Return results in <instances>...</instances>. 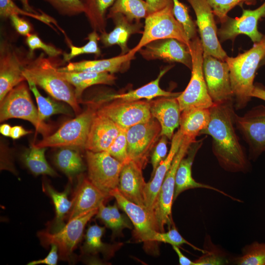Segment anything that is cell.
Instances as JSON below:
<instances>
[{
    "mask_svg": "<svg viewBox=\"0 0 265 265\" xmlns=\"http://www.w3.org/2000/svg\"><path fill=\"white\" fill-rule=\"evenodd\" d=\"M30 133L31 131L25 130L22 126H15L11 128L10 137L13 139H17Z\"/></svg>",
    "mask_w": 265,
    "mask_h": 265,
    "instance_id": "53",
    "label": "cell"
},
{
    "mask_svg": "<svg viewBox=\"0 0 265 265\" xmlns=\"http://www.w3.org/2000/svg\"><path fill=\"white\" fill-rule=\"evenodd\" d=\"M19 0L23 6V9L25 10L33 13H39L36 11H35L33 8L30 6L28 0Z\"/></svg>",
    "mask_w": 265,
    "mask_h": 265,
    "instance_id": "57",
    "label": "cell"
},
{
    "mask_svg": "<svg viewBox=\"0 0 265 265\" xmlns=\"http://www.w3.org/2000/svg\"><path fill=\"white\" fill-rule=\"evenodd\" d=\"M59 75L71 85L75 90L78 101H80L83 91L88 87L96 84L112 85L116 78L109 73L89 72H60Z\"/></svg>",
    "mask_w": 265,
    "mask_h": 265,
    "instance_id": "29",
    "label": "cell"
},
{
    "mask_svg": "<svg viewBox=\"0 0 265 265\" xmlns=\"http://www.w3.org/2000/svg\"><path fill=\"white\" fill-rule=\"evenodd\" d=\"M203 248L205 252L194 261L195 265H223L230 262V259L227 253L214 245L209 235L205 237Z\"/></svg>",
    "mask_w": 265,
    "mask_h": 265,
    "instance_id": "41",
    "label": "cell"
},
{
    "mask_svg": "<svg viewBox=\"0 0 265 265\" xmlns=\"http://www.w3.org/2000/svg\"><path fill=\"white\" fill-rule=\"evenodd\" d=\"M77 148L60 147L54 157L56 166L69 178L73 177L84 170L82 158Z\"/></svg>",
    "mask_w": 265,
    "mask_h": 265,
    "instance_id": "35",
    "label": "cell"
},
{
    "mask_svg": "<svg viewBox=\"0 0 265 265\" xmlns=\"http://www.w3.org/2000/svg\"><path fill=\"white\" fill-rule=\"evenodd\" d=\"M265 57V34L248 50L236 57L226 58L237 109L245 107L251 100L255 74Z\"/></svg>",
    "mask_w": 265,
    "mask_h": 265,
    "instance_id": "3",
    "label": "cell"
},
{
    "mask_svg": "<svg viewBox=\"0 0 265 265\" xmlns=\"http://www.w3.org/2000/svg\"><path fill=\"white\" fill-rule=\"evenodd\" d=\"M51 249L47 256L42 259L34 260L29 262L28 265H37L45 264L48 265H55L59 258L58 249L55 244H51Z\"/></svg>",
    "mask_w": 265,
    "mask_h": 265,
    "instance_id": "51",
    "label": "cell"
},
{
    "mask_svg": "<svg viewBox=\"0 0 265 265\" xmlns=\"http://www.w3.org/2000/svg\"><path fill=\"white\" fill-rule=\"evenodd\" d=\"M32 58L28 52L24 53L7 41L0 42V102L12 89L26 80L23 71Z\"/></svg>",
    "mask_w": 265,
    "mask_h": 265,
    "instance_id": "11",
    "label": "cell"
},
{
    "mask_svg": "<svg viewBox=\"0 0 265 265\" xmlns=\"http://www.w3.org/2000/svg\"><path fill=\"white\" fill-rule=\"evenodd\" d=\"M161 138L155 146L151 155V162L152 165V172L151 178L154 175L156 170L159 164L167 156V138L164 135L161 136Z\"/></svg>",
    "mask_w": 265,
    "mask_h": 265,
    "instance_id": "49",
    "label": "cell"
},
{
    "mask_svg": "<svg viewBox=\"0 0 265 265\" xmlns=\"http://www.w3.org/2000/svg\"><path fill=\"white\" fill-rule=\"evenodd\" d=\"M234 119L236 128L249 146V159H256L265 151V106H256L242 116L235 113Z\"/></svg>",
    "mask_w": 265,
    "mask_h": 265,
    "instance_id": "16",
    "label": "cell"
},
{
    "mask_svg": "<svg viewBox=\"0 0 265 265\" xmlns=\"http://www.w3.org/2000/svg\"><path fill=\"white\" fill-rule=\"evenodd\" d=\"M49 3L63 16H73L84 13L81 0H43Z\"/></svg>",
    "mask_w": 265,
    "mask_h": 265,
    "instance_id": "46",
    "label": "cell"
},
{
    "mask_svg": "<svg viewBox=\"0 0 265 265\" xmlns=\"http://www.w3.org/2000/svg\"><path fill=\"white\" fill-rule=\"evenodd\" d=\"M203 71L208 93L214 104L233 102L230 70L226 61L203 54Z\"/></svg>",
    "mask_w": 265,
    "mask_h": 265,
    "instance_id": "14",
    "label": "cell"
},
{
    "mask_svg": "<svg viewBox=\"0 0 265 265\" xmlns=\"http://www.w3.org/2000/svg\"><path fill=\"white\" fill-rule=\"evenodd\" d=\"M11 127L7 124H3L0 126V132L3 136L10 137Z\"/></svg>",
    "mask_w": 265,
    "mask_h": 265,
    "instance_id": "56",
    "label": "cell"
},
{
    "mask_svg": "<svg viewBox=\"0 0 265 265\" xmlns=\"http://www.w3.org/2000/svg\"><path fill=\"white\" fill-rule=\"evenodd\" d=\"M232 262L238 265H265V243L254 241L245 245Z\"/></svg>",
    "mask_w": 265,
    "mask_h": 265,
    "instance_id": "40",
    "label": "cell"
},
{
    "mask_svg": "<svg viewBox=\"0 0 265 265\" xmlns=\"http://www.w3.org/2000/svg\"><path fill=\"white\" fill-rule=\"evenodd\" d=\"M26 44L29 49L28 53L31 58H34V52L40 49L50 57H56L61 54L62 51L53 45L44 42L36 34H30L26 36Z\"/></svg>",
    "mask_w": 265,
    "mask_h": 265,
    "instance_id": "48",
    "label": "cell"
},
{
    "mask_svg": "<svg viewBox=\"0 0 265 265\" xmlns=\"http://www.w3.org/2000/svg\"><path fill=\"white\" fill-rule=\"evenodd\" d=\"M114 27L109 32H105L100 36V41L105 47L118 45L121 49V55L129 52L128 42L131 36L134 34L142 33L143 25L140 22H131L121 14H116L111 16Z\"/></svg>",
    "mask_w": 265,
    "mask_h": 265,
    "instance_id": "27",
    "label": "cell"
},
{
    "mask_svg": "<svg viewBox=\"0 0 265 265\" xmlns=\"http://www.w3.org/2000/svg\"><path fill=\"white\" fill-rule=\"evenodd\" d=\"M142 169L140 165L132 160L124 164L117 188L127 199L145 207L144 189L146 183L143 176Z\"/></svg>",
    "mask_w": 265,
    "mask_h": 265,
    "instance_id": "22",
    "label": "cell"
},
{
    "mask_svg": "<svg viewBox=\"0 0 265 265\" xmlns=\"http://www.w3.org/2000/svg\"><path fill=\"white\" fill-rule=\"evenodd\" d=\"M110 195L115 199L119 207L132 221L136 239L143 242L147 251H156L157 243L153 241V238L155 233L159 231L154 215L146 207L127 199L117 187L111 191Z\"/></svg>",
    "mask_w": 265,
    "mask_h": 265,
    "instance_id": "10",
    "label": "cell"
},
{
    "mask_svg": "<svg viewBox=\"0 0 265 265\" xmlns=\"http://www.w3.org/2000/svg\"><path fill=\"white\" fill-rule=\"evenodd\" d=\"M121 14L131 22H140L151 14L150 7L143 0H116L109 8L107 17Z\"/></svg>",
    "mask_w": 265,
    "mask_h": 265,
    "instance_id": "34",
    "label": "cell"
},
{
    "mask_svg": "<svg viewBox=\"0 0 265 265\" xmlns=\"http://www.w3.org/2000/svg\"><path fill=\"white\" fill-rule=\"evenodd\" d=\"M183 137L181 131L178 129L171 139V147L167 156L158 166L151 180L146 183L144 189L145 205L148 211L153 214L154 206L161 186L173 159L180 148Z\"/></svg>",
    "mask_w": 265,
    "mask_h": 265,
    "instance_id": "25",
    "label": "cell"
},
{
    "mask_svg": "<svg viewBox=\"0 0 265 265\" xmlns=\"http://www.w3.org/2000/svg\"><path fill=\"white\" fill-rule=\"evenodd\" d=\"M97 112L114 122L120 128L127 130L152 118L149 102H119L112 101L101 105Z\"/></svg>",
    "mask_w": 265,
    "mask_h": 265,
    "instance_id": "17",
    "label": "cell"
},
{
    "mask_svg": "<svg viewBox=\"0 0 265 265\" xmlns=\"http://www.w3.org/2000/svg\"><path fill=\"white\" fill-rule=\"evenodd\" d=\"M105 232V227L95 224L90 225L84 236V241L81 247L83 256H94L102 253L105 257H111L120 244H109L102 241V237Z\"/></svg>",
    "mask_w": 265,
    "mask_h": 265,
    "instance_id": "30",
    "label": "cell"
},
{
    "mask_svg": "<svg viewBox=\"0 0 265 265\" xmlns=\"http://www.w3.org/2000/svg\"><path fill=\"white\" fill-rule=\"evenodd\" d=\"M88 178L108 196L117 187L123 164L107 152H94L86 150Z\"/></svg>",
    "mask_w": 265,
    "mask_h": 265,
    "instance_id": "12",
    "label": "cell"
},
{
    "mask_svg": "<svg viewBox=\"0 0 265 265\" xmlns=\"http://www.w3.org/2000/svg\"><path fill=\"white\" fill-rule=\"evenodd\" d=\"M98 209L82 213L68 221L59 231L51 232L44 231L38 233L41 243L45 247L55 244L58 249L59 258L70 261L73 252L82 239L84 228L92 217L96 215Z\"/></svg>",
    "mask_w": 265,
    "mask_h": 265,
    "instance_id": "8",
    "label": "cell"
},
{
    "mask_svg": "<svg viewBox=\"0 0 265 265\" xmlns=\"http://www.w3.org/2000/svg\"><path fill=\"white\" fill-rule=\"evenodd\" d=\"M29 89L33 93L37 106L38 116L41 121L53 115L63 114L72 115L71 111L63 104L56 102L50 97L42 96L38 90L36 85L31 81H27Z\"/></svg>",
    "mask_w": 265,
    "mask_h": 265,
    "instance_id": "37",
    "label": "cell"
},
{
    "mask_svg": "<svg viewBox=\"0 0 265 265\" xmlns=\"http://www.w3.org/2000/svg\"><path fill=\"white\" fill-rule=\"evenodd\" d=\"M146 1L150 7L151 13L173 5L172 0H146Z\"/></svg>",
    "mask_w": 265,
    "mask_h": 265,
    "instance_id": "52",
    "label": "cell"
},
{
    "mask_svg": "<svg viewBox=\"0 0 265 265\" xmlns=\"http://www.w3.org/2000/svg\"><path fill=\"white\" fill-rule=\"evenodd\" d=\"M210 111V122L200 134L212 137V153L219 165L229 172H248L250 163L235 131L233 102L214 104Z\"/></svg>",
    "mask_w": 265,
    "mask_h": 265,
    "instance_id": "1",
    "label": "cell"
},
{
    "mask_svg": "<svg viewBox=\"0 0 265 265\" xmlns=\"http://www.w3.org/2000/svg\"><path fill=\"white\" fill-rule=\"evenodd\" d=\"M171 68V66H169L163 68L160 71L155 80L137 89L131 90L127 93L106 94L99 97L104 103L112 101L134 102L143 99L150 101L158 97H177L181 92L173 93L167 91L163 90L159 86L161 78Z\"/></svg>",
    "mask_w": 265,
    "mask_h": 265,
    "instance_id": "28",
    "label": "cell"
},
{
    "mask_svg": "<svg viewBox=\"0 0 265 265\" xmlns=\"http://www.w3.org/2000/svg\"><path fill=\"white\" fill-rule=\"evenodd\" d=\"M265 17V1L259 7L254 10H242L239 17L235 18L227 17L217 29V36L220 42L227 40L234 41L240 34L248 36L254 43L259 42L264 34L258 28L259 21Z\"/></svg>",
    "mask_w": 265,
    "mask_h": 265,
    "instance_id": "18",
    "label": "cell"
},
{
    "mask_svg": "<svg viewBox=\"0 0 265 265\" xmlns=\"http://www.w3.org/2000/svg\"><path fill=\"white\" fill-rule=\"evenodd\" d=\"M210 109L192 108L182 112L180 128L183 135L193 140L209 124Z\"/></svg>",
    "mask_w": 265,
    "mask_h": 265,
    "instance_id": "31",
    "label": "cell"
},
{
    "mask_svg": "<svg viewBox=\"0 0 265 265\" xmlns=\"http://www.w3.org/2000/svg\"><path fill=\"white\" fill-rule=\"evenodd\" d=\"M160 125L153 117L146 122L138 124L127 129V150L130 159L135 161L144 168L151 151L160 136Z\"/></svg>",
    "mask_w": 265,
    "mask_h": 265,
    "instance_id": "13",
    "label": "cell"
},
{
    "mask_svg": "<svg viewBox=\"0 0 265 265\" xmlns=\"http://www.w3.org/2000/svg\"><path fill=\"white\" fill-rule=\"evenodd\" d=\"M11 118L23 119L30 122L36 132L43 137L48 136L51 127L41 121L31 98L29 89L25 81L12 89L0 102V122Z\"/></svg>",
    "mask_w": 265,
    "mask_h": 265,
    "instance_id": "6",
    "label": "cell"
},
{
    "mask_svg": "<svg viewBox=\"0 0 265 265\" xmlns=\"http://www.w3.org/2000/svg\"><path fill=\"white\" fill-rule=\"evenodd\" d=\"M135 54L130 51L127 53L107 59L71 62L66 66L58 68L60 72H107L114 74L128 68Z\"/></svg>",
    "mask_w": 265,
    "mask_h": 265,
    "instance_id": "26",
    "label": "cell"
},
{
    "mask_svg": "<svg viewBox=\"0 0 265 265\" xmlns=\"http://www.w3.org/2000/svg\"><path fill=\"white\" fill-rule=\"evenodd\" d=\"M144 30L138 44L130 51L135 54L148 43L159 39L174 38L189 46L190 41L174 17L173 5L153 12L145 19Z\"/></svg>",
    "mask_w": 265,
    "mask_h": 265,
    "instance_id": "7",
    "label": "cell"
},
{
    "mask_svg": "<svg viewBox=\"0 0 265 265\" xmlns=\"http://www.w3.org/2000/svg\"><path fill=\"white\" fill-rule=\"evenodd\" d=\"M147 60H161L180 63L191 70L192 57L188 46L174 38L152 41L138 52Z\"/></svg>",
    "mask_w": 265,
    "mask_h": 265,
    "instance_id": "19",
    "label": "cell"
},
{
    "mask_svg": "<svg viewBox=\"0 0 265 265\" xmlns=\"http://www.w3.org/2000/svg\"><path fill=\"white\" fill-rule=\"evenodd\" d=\"M102 104L97 99L89 102L83 112L66 122L56 132L43 137L34 145L38 147L84 148L93 119Z\"/></svg>",
    "mask_w": 265,
    "mask_h": 265,
    "instance_id": "4",
    "label": "cell"
},
{
    "mask_svg": "<svg viewBox=\"0 0 265 265\" xmlns=\"http://www.w3.org/2000/svg\"><path fill=\"white\" fill-rule=\"evenodd\" d=\"M88 40L87 43L81 47H77L72 44L69 45L70 52L63 53V61L69 62L73 58L83 54H94L99 56L101 52L98 46L100 36L98 32L93 30L88 34Z\"/></svg>",
    "mask_w": 265,
    "mask_h": 265,
    "instance_id": "42",
    "label": "cell"
},
{
    "mask_svg": "<svg viewBox=\"0 0 265 265\" xmlns=\"http://www.w3.org/2000/svg\"><path fill=\"white\" fill-rule=\"evenodd\" d=\"M16 31L20 34L27 36L31 31V26L25 19L22 18L18 15H12L9 17Z\"/></svg>",
    "mask_w": 265,
    "mask_h": 265,
    "instance_id": "50",
    "label": "cell"
},
{
    "mask_svg": "<svg viewBox=\"0 0 265 265\" xmlns=\"http://www.w3.org/2000/svg\"><path fill=\"white\" fill-rule=\"evenodd\" d=\"M258 0H207L212 12L221 23L228 17V13L234 7L242 3L254 4Z\"/></svg>",
    "mask_w": 265,
    "mask_h": 265,
    "instance_id": "45",
    "label": "cell"
},
{
    "mask_svg": "<svg viewBox=\"0 0 265 265\" xmlns=\"http://www.w3.org/2000/svg\"><path fill=\"white\" fill-rule=\"evenodd\" d=\"M43 189L52 198L54 204L55 216L52 224L50 232H56L62 229L66 224L64 218L68 215L72 205V200L68 197L70 187L68 186L63 192L55 190L48 183H43Z\"/></svg>",
    "mask_w": 265,
    "mask_h": 265,
    "instance_id": "32",
    "label": "cell"
},
{
    "mask_svg": "<svg viewBox=\"0 0 265 265\" xmlns=\"http://www.w3.org/2000/svg\"><path fill=\"white\" fill-rule=\"evenodd\" d=\"M53 58L45 57L44 53H40L29 61L24 69L23 75L26 81L34 82L53 99L65 102L78 115L80 107L75 88L59 75Z\"/></svg>",
    "mask_w": 265,
    "mask_h": 265,
    "instance_id": "2",
    "label": "cell"
},
{
    "mask_svg": "<svg viewBox=\"0 0 265 265\" xmlns=\"http://www.w3.org/2000/svg\"><path fill=\"white\" fill-rule=\"evenodd\" d=\"M149 102L152 117L160 125V136L164 135L171 139L174 130L180 126L182 112L177 97H162Z\"/></svg>",
    "mask_w": 265,
    "mask_h": 265,
    "instance_id": "24",
    "label": "cell"
},
{
    "mask_svg": "<svg viewBox=\"0 0 265 265\" xmlns=\"http://www.w3.org/2000/svg\"><path fill=\"white\" fill-rule=\"evenodd\" d=\"M173 249L177 254L179 264L181 265H195L194 261H191L189 258L184 255L180 250L178 246H172Z\"/></svg>",
    "mask_w": 265,
    "mask_h": 265,
    "instance_id": "54",
    "label": "cell"
},
{
    "mask_svg": "<svg viewBox=\"0 0 265 265\" xmlns=\"http://www.w3.org/2000/svg\"><path fill=\"white\" fill-rule=\"evenodd\" d=\"M120 130V128L111 120L97 112L84 148L94 152L107 151Z\"/></svg>",
    "mask_w": 265,
    "mask_h": 265,
    "instance_id": "23",
    "label": "cell"
},
{
    "mask_svg": "<svg viewBox=\"0 0 265 265\" xmlns=\"http://www.w3.org/2000/svg\"><path fill=\"white\" fill-rule=\"evenodd\" d=\"M110 197L86 177L80 178L68 214V221L84 212L98 209L101 204Z\"/></svg>",
    "mask_w": 265,
    "mask_h": 265,
    "instance_id": "21",
    "label": "cell"
},
{
    "mask_svg": "<svg viewBox=\"0 0 265 265\" xmlns=\"http://www.w3.org/2000/svg\"><path fill=\"white\" fill-rule=\"evenodd\" d=\"M116 0H81L85 14L93 30L106 32V12Z\"/></svg>",
    "mask_w": 265,
    "mask_h": 265,
    "instance_id": "33",
    "label": "cell"
},
{
    "mask_svg": "<svg viewBox=\"0 0 265 265\" xmlns=\"http://www.w3.org/2000/svg\"><path fill=\"white\" fill-rule=\"evenodd\" d=\"M196 17L202 42L203 54L212 55L225 61L228 55L222 48L217 36L214 14L207 0H187Z\"/></svg>",
    "mask_w": 265,
    "mask_h": 265,
    "instance_id": "15",
    "label": "cell"
},
{
    "mask_svg": "<svg viewBox=\"0 0 265 265\" xmlns=\"http://www.w3.org/2000/svg\"><path fill=\"white\" fill-rule=\"evenodd\" d=\"M46 147H38L34 144L26 149L22 155V160L26 167L34 175H57L48 163L45 158Z\"/></svg>",
    "mask_w": 265,
    "mask_h": 265,
    "instance_id": "36",
    "label": "cell"
},
{
    "mask_svg": "<svg viewBox=\"0 0 265 265\" xmlns=\"http://www.w3.org/2000/svg\"><path fill=\"white\" fill-rule=\"evenodd\" d=\"M14 0H0V16L3 19L9 18L12 15H23L30 17L48 25L55 29L51 24H53L63 33L56 21L50 16L40 10V13H33L19 8L13 1Z\"/></svg>",
    "mask_w": 265,
    "mask_h": 265,
    "instance_id": "39",
    "label": "cell"
},
{
    "mask_svg": "<svg viewBox=\"0 0 265 265\" xmlns=\"http://www.w3.org/2000/svg\"><path fill=\"white\" fill-rule=\"evenodd\" d=\"M195 140L184 136L180 148L161 186L153 211L159 232H164L165 226L167 225L170 228L174 224L172 216V207L174 202L177 170L180 161L186 155L189 146Z\"/></svg>",
    "mask_w": 265,
    "mask_h": 265,
    "instance_id": "9",
    "label": "cell"
},
{
    "mask_svg": "<svg viewBox=\"0 0 265 265\" xmlns=\"http://www.w3.org/2000/svg\"><path fill=\"white\" fill-rule=\"evenodd\" d=\"M126 131L120 128L118 135L106 151L123 164L130 160L128 154Z\"/></svg>",
    "mask_w": 265,
    "mask_h": 265,
    "instance_id": "47",
    "label": "cell"
},
{
    "mask_svg": "<svg viewBox=\"0 0 265 265\" xmlns=\"http://www.w3.org/2000/svg\"><path fill=\"white\" fill-rule=\"evenodd\" d=\"M203 140L202 138L195 140L189 146L185 156L182 159L178 166L175 178V186L173 201H175L178 196L183 192L190 189L197 188H205L216 191L233 200L242 202L239 199L235 198L224 191L210 185L199 183L195 181L192 176V166L196 155L202 146Z\"/></svg>",
    "mask_w": 265,
    "mask_h": 265,
    "instance_id": "20",
    "label": "cell"
},
{
    "mask_svg": "<svg viewBox=\"0 0 265 265\" xmlns=\"http://www.w3.org/2000/svg\"><path fill=\"white\" fill-rule=\"evenodd\" d=\"M153 240L156 243L163 242L169 244L172 246L178 247L185 244L202 253H204L205 252L203 248H199L195 246L184 238L178 232L175 224L169 228V230L166 232H157L153 237Z\"/></svg>",
    "mask_w": 265,
    "mask_h": 265,
    "instance_id": "44",
    "label": "cell"
},
{
    "mask_svg": "<svg viewBox=\"0 0 265 265\" xmlns=\"http://www.w3.org/2000/svg\"><path fill=\"white\" fill-rule=\"evenodd\" d=\"M173 0L175 18L182 26L189 40L197 36L196 25L190 17L187 7L179 0Z\"/></svg>",
    "mask_w": 265,
    "mask_h": 265,
    "instance_id": "43",
    "label": "cell"
},
{
    "mask_svg": "<svg viewBox=\"0 0 265 265\" xmlns=\"http://www.w3.org/2000/svg\"><path fill=\"white\" fill-rule=\"evenodd\" d=\"M192 57L191 75L185 90L177 97L181 111L192 108L210 109L214 105L208 91L203 71V49L200 39L190 41Z\"/></svg>",
    "mask_w": 265,
    "mask_h": 265,
    "instance_id": "5",
    "label": "cell"
},
{
    "mask_svg": "<svg viewBox=\"0 0 265 265\" xmlns=\"http://www.w3.org/2000/svg\"><path fill=\"white\" fill-rule=\"evenodd\" d=\"M119 208L117 203L112 206H106L105 202H103L96 214V218L101 220L113 233H119L125 228H132L129 219L120 213Z\"/></svg>",
    "mask_w": 265,
    "mask_h": 265,
    "instance_id": "38",
    "label": "cell"
},
{
    "mask_svg": "<svg viewBox=\"0 0 265 265\" xmlns=\"http://www.w3.org/2000/svg\"><path fill=\"white\" fill-rule=\"evenodd\" d=\"M251 97L257 98L265 101V88L257 85H254L251 93Z\"/></svg>",
    "mask_w": 265,
    "mask_h": 265,
    "instance_id": "55",
    "label": "cell"
}]
</instances>
